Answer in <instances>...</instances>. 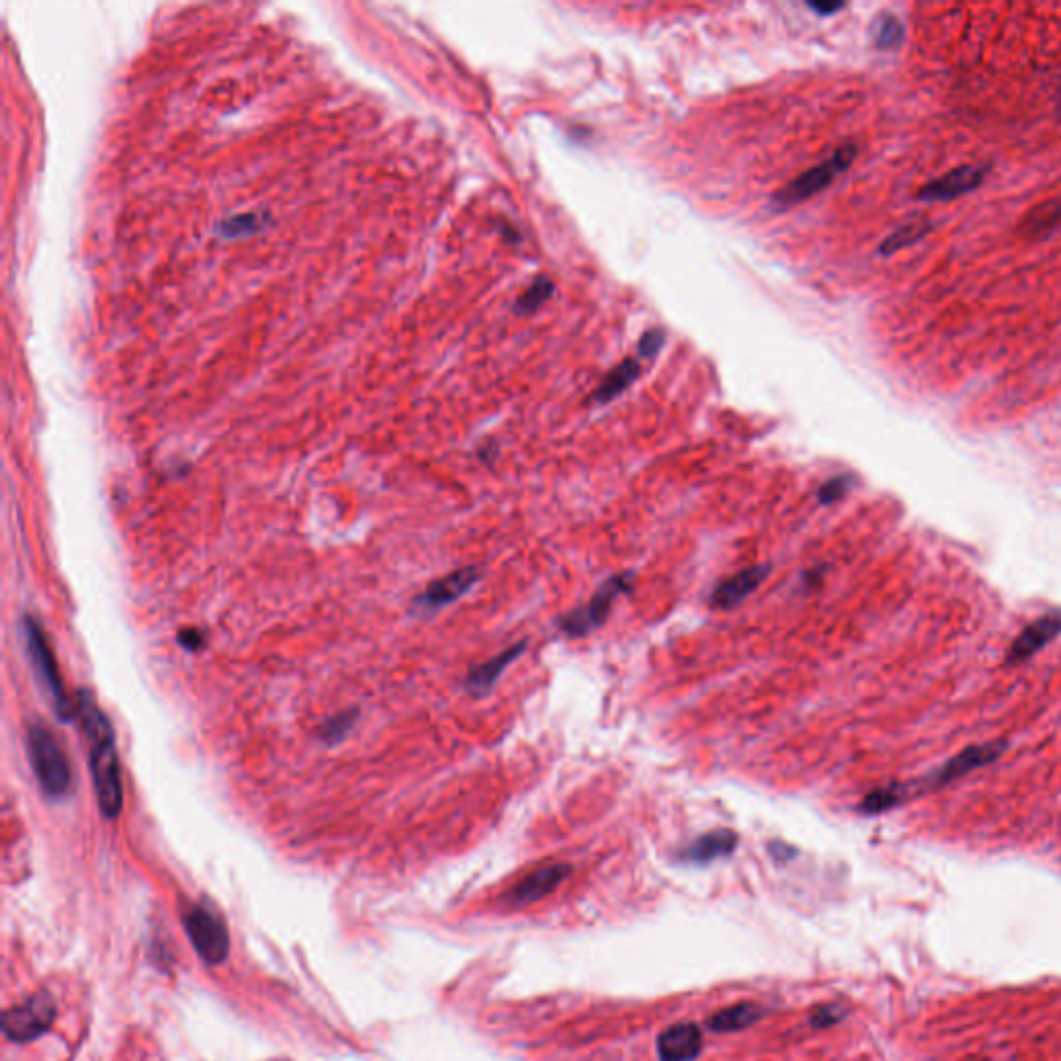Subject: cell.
<instances>
[{"label":"cell","mask_w":1061,"mask_h":1061,"mask_svg":"<svg viewBox=\"0 0 1061 1061\" xmlns=\"http://www.w3.org/2000/svg\"><path fill=\"white\" fill-rule=\"evenodd\" d=\"M78 717L90 742V770L98 807L106 819H117L123 811V776L117 753L115 730L108 717L87 691L78 693Z\"/></svg>","instance_id":"obj_1"},{"label":"cell","mask_w":1061,"mask_h":1061,"mask_svg":"<svg viewBox=\"0 0 1061 1061\" xmlns=\"http://www.w3.org/2000/svg\"><path fill=\"white\" fill-rule=\"evenodd\" d=\"M27 755L41 790L50 798H64L73 788V772L59 740L40 724L27 728Z\"/></svg>","instance_id":"obj_2"},{"label":"cell","mask_w":1061,"mask_h":1061,"mask_svg":"<svg viewBox=\"0 0 1061 1061\" xmlns=\"http://www.w3.org/2000/svg\"><path fill=\"white\" fill-rule=\"evenodd\" d=\"M23 631H25V645H27L29 661H32L34 670L38 672V678H40L44 689L48 691V696L52 699L55 712L61 717L62 722L75 719L78 717V703L69 699V694L62 687L59 664H57V657L52 654L48 636L41 631L38 620H34V618H25Z\"/></svg>","instance_id":"obj_3"},{"label":"cell","mask_w":1061,"mask_h":1061,"mask_svg":"<svg viewBox=\"0 0 1061 1061\" xmlns=\"http://www.w3.org/2000/svg\"><path fill=\"white\" fill-rule=\"evenodd\" d=\"M1005 751H1008V742L1005 740H996V742H985V744L966 747L964 751H959L958 755L947 759L941 767L933 770L931 774L920 777L917 782L904 784L906 786V792H908V798L910 796L925 795L929 790H938V788H943V786L956 782L959 777L968 776L970 772H977L980 767H987L993 761H998Z\"/></svg>","instance_id":"obj_4"},{"label":"cell","mask_w":1061,"mask_h":1061,"mask_svg":"<svg viewBox=\"0 0 1061 1061\" xmlns=\"http://www.w3.org/2000/svg\"><path fill=\"white\" fill-rule=\"evenodd\" d=\"M855 158H857V145L855 143L842 145L825 163L802 172L800 177H796L792 183L786 184L782 191H777L774 195V202L784 205V207L807 202L809 198H813L815 193L823 191L825 187H830L837 175H842L850 164L855 163Z\"/></svg>","instance_id":"obj_5"},{"label":"cell","mask_w":1061,"mask_h":1061,"mask_svg":"<svg viewBox=\"0 0 1061 1061\" xmlns=\"http://www.w3.org/2000/svg\"><path fill=\"white\" fill-rule=\"evenodd\" d=\"M55 1012L57 1008L50 996L46 993L34 996L4 1014L2 1018L4 1035L13 1041H34L50 1028V1024L55 1021Z\"/></svg>","instance_id":"obj_6"},{"label":"cell","mask_w":1061,"mask_h":1061,"mask_svg":"<svg viewBox=\"0 0 1061 1061\" xmlns=\"http://www.w3.org/2000/svg\"><path fill=\"white\" fill-rule=\"evenodd\" d=\"M184 925H187V933L193 941L198 954L207 964H218L226 958L228 933H226L225 925L218 920V917H214L212 913L195 906L184 915Z\"/></svg>","instance_id":"obj_7"},{"label":"cell","mask_w":1061,"mask_h":1061,"mask_svg":"<svg viewBox=\"0 0 1061 1061\" xmlns=\"http://www.w3.org/2000/svg\"><path fill=\"white\" fill-rule=\"evenodd\" d=\"M987 175H989L987 166L962 164V166L947 170L938 179L922 184L917 198L920 202H952L959 195H966V193L979 189L980 184L985 183Z\"/></svg>","instance_id":"obj_8"},{"label":"cell","mask_w":1061,"mask_h":1061,"mask_svg":"<svg viewBox=\"0 0 1061 1061\" xmlns=\"http://www.w3.org/2000/svg\"><path fill=\"white\" fill-rule=\"evenodd\" d=\"M629 587V576H613L599 592L593 595L592 601L560 620L562 631L571 636H583L599 627L612 608L613 599Z\"/></svg>","instance_id":"obj_9"},{"label":"cell","mask_w":1061,"mask_h":1061,"mask_svg":"<svg viewBox=\"0 0 1061 1061\" xmlns=\"http://www.w3.org/2000/svg\"><path fill=\"white\" fill-rule=\"evenodd\" d=\"M571 873V865H564V862L544 865V867L530 871L529 875H525L521 881H516L506 892L504 899H506V904L516 906V908L530 906V904L550 896L551 892H556Z\"/></svg>","instance_id":"obj_10"},{"label":"cell","mask_w":1061,"mask_h":1061,"mask_svg":"<svg viewBox=\"0 0 1061 1061\" xmlns=\"http://www.w3.org/2000/svg\"><path fill=\"white\" fill-rule=\"evenodd\" d=\"M1058 634H1061V612L1045 613L1022 629L1012 647L1008 649V664L1018 666L1041 652Z\"/></svg>","instance_id":"obj_11"},{"label":"cell","mask_w":1061,"mask_h":1061,"mask_svg":"<svg viewBox=\"0 0 1061 1061\" xmlns=\"http://www.w3.org/2000/svg\"><path fill=\"white\" fill-rule=\"evenodd\" d=\"M703 1051V1033L693 1022H678L657 1037L659 1061H693Z\"/></svg>","instance_id":"obj_12"},{"label":"cell","mask_w":1061,"mask_h":1061,"mask_svg":"<svg viewBox=\"0 0 1061 1061\" xmlns=\"http://www.w3.org/2000/svg\"><path fill=\"white\" fill-rule=\"evenodd\" d=\"M477 579H479V571L475 567L450 572L446 576L433 581L428 589L415 599V604L419 608H426V610L449 606L469 592L470 587L477 583Z\"/></svg>","instance_id":"obj_13"},{"label":"cell","mask_w":1061,"mask_h":1061,"mask_svg":"<svg viewBox=\"0 0 1061 1061\" xmlns=\"http://www.w3.org/2000/svg\"><path fill=\"white\" fill-rule=\"evenodd\" d=\"M770 571L772 569L767 564H761V567L738 572L728 581H724L722 585H717V589L712 595V604L715 608H735L736 604L744 601L751 593L759 589V585L767 579Z\"/></svg>","instance_id":"obj_14"},{"label":"cell","mask_w":1061,"mask_h":1061,"mask_svg":"<svg viewBox=\"0 0 1061 1061\" xmlns=\"http://www.w3.org/2000/svg\"><path fill=\"white\" fill-rule=\"evenodd\" d=\"M525 643H516L512 645L511 649L502 652L496 657H491L490 661H486L484 666L475 668L473 672L469 673L465 687L467 691L473 694H486L490 691L491 687L496 684V680L502 676V672L511 666L512 661L518 657V655L525 652Z\"/></svg>","instance_id":"obj_15"},{"label":"cell","mask_w":1061,"mask_h":1061,"mask_svg":"<svg viewBox=\"0 0 1061 1061\" xmlns=\"http://www.w3.org/2000/svg\"><path fill=\"white\" fill-rule=\"evenodd\" d=\"M763 1014L765 1012H763L761 1005L751 1003V1001H742V1003H735L730 1008L715 1012L714 1016H710V1021H707V1028L712 1033H735V1030H742V1028L755 1024L756 1021H761Z\"/></svg>","instance_id":"obj_16"},{"label":"cell","mask_w":1061,"mask_h":1061,"mask_svg":"<svg viewBox=\"0 0 1061 1061\" xmlns=\"http://www.w3.org/2000/svg\"><path fill=\"white\" fill-rule=\"evenodd\" d=\"M1061 228V198L1033 207L1021 223V233L1028 239H1045Z\"/></svg>","instance_id":"obj_17"},{"label":"cell","mask_w":1061,"mask_h":1061,"mask_svg":"<svg viewBox=\"0 0 1061 1061\" xmlns=\"http://www.w3.org/2000/svg\"><path fill=\"white\" fill-rule=\"evenodd\" d=\"M738 844V836L730 830H717L712 834L694 839L693 844L687 848L684 857L694 862H710L714 858L728 857Z\"/></svg>","instance_id":"obj_18"},{"label":"cell","mask_w":1061,"mask_h":1061,"mask_svg":"<svg viewBox=\"0 0 1061 1061\" xmlns=\"http://www.w3.org/2000/svg\"><path fill=\"white\" fill-rule=\"evenodd\" d=\"M639 373H641V363L636 359L622 361L620 366H616L606 375V380L599 384V389L593 392L592 403H597V405L610 403L612 398H616L618 394H622L624 390L633 384L634 380L639 378Z\"/></svg>","instance_id":"obj_19"},{"label":"cell","mask_w":1061,"mask_h":1061,"mask_svg":"<svg viewBox=\"0 0 1061 1061\" xmlns=\"http://www.w3.org/2000/svg\"><path fill=\"white\" fill-rule=\"evenodd\" d=\"M933 228V223L929 218H915V220H908L906 225L896 228L881 246H879V253L881 255H894L896 251H902L906 247L915 246L922 241Z\"/></svg>","instance_id":"obj_20"},{"label":"cell","mask_w":1061,"mask_h":1061,"mask_svg":"<svg viewBox=\"0 0 1061 1061\" xmlns=\"http://www.w3.org/2000/svg\"><path fill=\"white\" fill-rule=\"evenodd\" d=\"M906 798H908L906 786L904 784H892V786H883V788L869 792L862 798L858 809L865 815H879V813H885L894 807H899Z\"/></svg>","instance_id":"obj_21"},{"label":"cell","mask_w":1061,"mask_h":1061,"mask_svg":"<svg viewBox=\"0 0 1061 1061\" xmlns=\"http://www.w3.org/2000/svg\"><path fill=\"white\" fill-rule=\"evenodd\" d=\"M873 41L879 50H896L906 38V27L894 13H881L873 23Z\"/></svg>","instance_id":"obj_22"},{"label":"cell","mask_w":1061,"mask_h":1061,"mask_svg":"<svg viewBox=\"0 0 1061 1061\" xmlns=\"http://www.w3.org/2000/svg\"><path fill=\"white\" fill-rule=\"evenodd\" d=\"M551 293H553V285H551L550 278H548V276H539V278H535V283H533V285H530L529 288H527V290H525V293L518 297V301H516V307H514V309H516L518 313H525V315H527V313H533V311H537L539 307L544 306V303L550 299Z\"/></svg>","instance_id":"obj_23"},{"label":"cell","mask_w":1061,"mask_h":1061,"mask_svg":"<svg viewBox=\"0 0 1061 1061\" xmlns=\"http://www.w3.org/2000/svg\"><path fill=\"white\" fill-rule=\"evenodd\" d=\"M855 484V477L853 475H837V477H832L830 481H825L821 488H819V502L821 504H834L839 498H844L848 490L853 488Z\"/></svg>","instance_id":"obj_24"},{"label":"cell","mask_w":1061,"mask_h":1061,"mask_svg":"<svg viewBox=\"0 0 1061 1061\" xmlns=\"http://www.w3.org/2000/svg\"><path fill=\"white\" fill-rule=\"evenodd\" d=\"M353 719H355V714H341L336 715V717H332L330 722L324 724V728H322V732H320L322 740H326L327 744H330V742H336V740H341L343 736H347L348 730H350V726L355 724Z\"/></svg>","instance_id":"obj_25"},{"label":"cell","mask_w":1061,"mask_h":1061,"mask_svg":"<svg viewBox=\"0 0 1061 1061\" xmlns=\"http://www.w3.org/2000/svg\"><path fill=\"white\" fill-rule=\"evenodd\" d=\"M664 343H666V336H664L661 330H649L639 341V355L643 359H652L659 353V348L664 347Z\"/></svg>","instance_id":"obj_26"},{"label":"cell","mask_w":1061,"mask_h":1061,"mask_svg":"<svg viewBox=\"0 0 1061 1061\" xmlns=\"http://www.w3.org/2000/svg\"><path fill=\"white\" fill-rule=\"evenodd\" d=\"M844 1014H846L844 1008L834 1005V1003L832 1005H821V1008H816L815 1014L811 1016V1024L816 1026V1028H825V1026H832V1024L842 1021Z\"/></svg>","instance_id":"obj_27"},{"label":"cell","mask_w":1061,"mask_h":1061,"mask_svg":"<svg viewBox=\"0 0 1061 1061\" xmlns=\"http://www.w3.org/2000/svg\"><path fill=\"white\" fill-rule=\"evenodd\" d=\"M204 633L198 629H187L183 633H179V643L187 652H200L204 647Z\"/></svg>","instance_id":"obj_28"},{"label":"cell","mask_w":1061,"mask_h":1061,"mask_svg":"<svg viewBox=\"0 0 1061 1061\" xmlns=\"http://www.w3.org/2000/svg\"><path fill=\"white\" fill-rule=\"evenodd\" d=\"M809 7L819 15H832L844 9V2H809Z\"/></svg>","instance_id":"obj_29"},{"label":"cell","mask_w":1061,"mask_h":1061,"mask_svg":"<svg viewBox=\"0 0 1061 1061\" xmlns=\"http://www.w3.org/2000/svg\"><path fill=\"white\" fill-rule=\"evenodd\" d=\"M1060 108H1061V87H1060Z\"/></svg>","instance_id":"obj_30"}]
</instances>
